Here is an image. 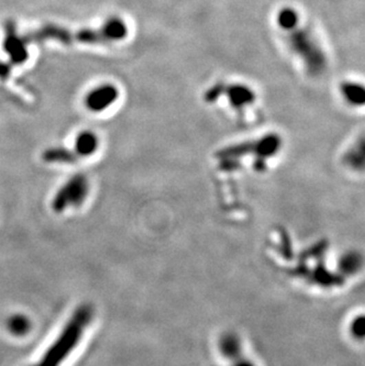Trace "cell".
I'll return each mask as SVG.
<instances>
[{
  "label": "cell",
  "instance_id": "11",
  "mask_svg": "<svg viewBox=\"0 0 365 366\" xmlns=\"http://www.w3.org/2000/svg\"><path fill=\"white\" fill-rule=\"evenodd\" d=\"M98 147H99V138L96 137V134L86 130L76 137L74 152L78 158H83V157L94 155L95 152L98 151Z\"/></svg>",
  "mask_w": 365,
  "mask_h": 366
},
{
  "label": "cell",
  "instance_id": "7",
  "mask_svg": "<svg viewBox=\"0 0 365 366\" xmlns=\"http://www.w3.org/2000/svg\"><path fill=\"white\" fill-rule=\"evenodd\" d=\"M120 91L113 84H102L89 91L85 99L86 107L93 113H101L115 104Z\"/></svg>",
  "mask_w": 365,
  "mask_h": 366
},
{
  "label": "cell",
  "instance_id": "13",
  "mask_svg": "<svg viewBox=\"0 0 365 366\" xmlns=\"http://www.w3.org/2000/svg\"><path fill=\"white\" fill-rule=\"evenodd\" d=\"M6 328L13 336H24L30 332V320L24 314H14L8 319Z\"/></svg>",
  "mask_w": 365,
  "mask_h": 366
},
{
  "label": "cell",
  "instance_id": "5",
  "mask_svg": "<svg viewBox=\"0 0 365 366\" xmlns=\"http://www.w3.org/2000/svg\"><path fill=\"white\" fill-rule=\"evenodd\" d=\"M221 96H225L228 99L229 104L239 112H243L245 108L250 107L258 99V95L253 88L243 83H216L206 93L208 104H214Z\"/></svg>",
  "mask_w": 365,
  "mask_h": 366
},
{
  "label": "cell",
  "instance_id": "1",
  "mask_svg": "<svg viewBox=\"0 0 365 366\" xmlns=\"http://www.w3.org/2000/svg\"><path fill=\"white\" fill-rule=\"evenodd\" d=\"M276 25L284 36L289 52L300 62L309 78H320L327 73L330 60L313 30L302 22L297 8L286 5L278 10Z\"/></svg>",
  "mask_w": 365,
  "mask_h": 366
},
{
  "label": "cell",
  "instance_id": "4",
  "mask_svg": "<svg viewBox=\"0 0 365 366\" xmlns=\"http://www.w3.org/2000/svg\"><path fill=\"white\" fill-rule=\"evenodd\" d=\"M281 144L283 139L279 134L268 133L254 141L242 142L239 145L227 147L219 152L217 157L222 160H229L237 157L240 158L245 155H254L258 160L267 159L279 152Z\"/></svg>",
  "mask_w": 365,
  "mask_h": 366
},
{
  "label": "cell",
  "instance_id": "14",
  "mask_svg": "<svg viewBox=\"0 0 365 366\" xmlns=\"http://www.w3.org/2000/svg\"><path fill=\"white\" fill-rule=\"evenodd\" d=\"M221 350L225 356L228 357H234L240 352V346H239V341L236 338L228 336H224L222 341H221Z\"/></svg>",
  "mask_w": 365,
  "mask_h": 366
},
{
  "label": "cell",
  "instance_id": "6",
  "mask_svg": "<svg viewBox=\"0 0 365 366\" xmlns=\"http://www.w3.org/2000/svg\"><path fill=\"white\" fill-rule=\"evenodd\" d=\"M88 191V179L82 174H78L60 187L52 201V209L56 212H62L69 207H78L86 199Z\"/></svg>",
  "mask_w": 365,
  "mask_h": 366
},
{
  "label": "cell",
  "instance_id": "10",
  "mask_svg": "<svg viewBox=\"0 0 365 366\" xmlns=\"http://www.w3.org/2000/svg\"><path fill=\"white\" fill-rule=\"evenodd\" d=\"M5 50L9 52L10 56H11L14 63H23L27 58L25 43L16 35L12 25H10L8 27V37H6V41H5Z\"/></svg>",
  "mask_w": 365,
  "mask_h": 366
},
{
  "label": "cell",
  "instance_id": "2",
  "mask_svg": "<svg viewBox=\"0 0 365 366\" xmlns=\"http://www.w3.org/2000/svg\"><path fill=\"white\" fill-rule=\"evenodd\" d=\"M129 27L121 18H111L99 29L70 30L62 26L47 25L29 35L27 41H57L60 43L101 44L119 42L127 37Z\"/></svg>",
  "mask_w": 365,
  "mask_h": 366
},
{
  "label": "cell",
  "instance_id": "9",
  "mask_svg": "<svg viewBox=\"0 0 365 366\" xmlns=\"http://www.w3.org/2000/svg\"><path fill=\"white\" fill-rule=\"evenodd\" d=\"M345 163L353 170H365V133L361 134L344 155Z\"/></svg>",
  "mask_w": 365,
  "mask_h": 366
},
{
  "label": "cell",
  "instance_id": "12",
  "mask_svg": "<svg viewBox=\"0 0 365 366\" xmlns=\"http://www.w3.org/2000/svg\"><path fill=\"white\" fill-rule=\"evenodd\" d=\"M43 159L47 163H58V164H71L78 160L75 152L67 148H50L45 151Z\"/></svg>",
  "mask_w": 365,
  "mask_h": 366
},
{
  "label": "cell",
  "instance_id": "3",
  "mask_svg": "<svg viewBox=\"0 0 365 366\" xmlns=\"http://www.w3.org/2000/svg\"><path fill=\"white\" fill-rule=\"evenodd\" d=\"M93 318V310L88 305L78 307L74 312L60 336L47 350L42 359L32 366H60L65 359L73 354L85 334L86 328L91 323Z\"/></svg>",
  "mask_w": 365,
  "mask_h": 366
},
{
  "label": "cell",
  "instance_id": "8",
  "mask_svg": "<svg viewBox=\"0 0 365 366\" xmlns=\"http://www.w3.org/2000/svg\"><path fill=\"white\" fill-rule=\"evenodd\" d=\"M344 104L355 109L365 108V83L357 80H344L338 86Z\"/></svg>",
  "mask_w": 365,
  "mask_h": 366
}]
</instances>
